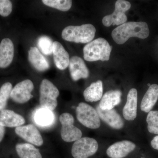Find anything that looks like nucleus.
I'll return each mask as SVG.
<instances>
[{
    "instance_id": "obj_28",
    "label": "nucleus",
    "mask_w": 158,
    "mask_h": 158,
    "mask_svg": "<svg viewBox=\"0 0 158 158\" xmlns=\"http://www.w3.org/2000/svg\"><path fill=\"white\" fill-rule=\"evenodd\" d=\"M12 10V5L9 0H0V15L7 17L11 14Z\"/></svg>"
},
{
    "instance_id": "obj_16",
    "label": "nucleus",
    "mask_w": 158,
    "mask_h": 158,
    "mask_svg": "<svg viewBox=\"0 0 158 158\" xmlns=\"http://www.w3.org/2000/svg\"><path fill=\"white\" fill-rule=\"evenodd\" d=\"M158 101V85H151L141 100L140 109L141 111L148 113L153 110Z\"/></svg>"
},
{
    "instance_id": "obj_8",
    "label": "nucleus",
    "mask_w": 158,
    "mask_h": 158,
    "mask_svg": "<svg viewBox=\"0 0 158 158\" xmlns=\"http://www.w3.org/2000/svg\"><path fill=\"white\" fill-rule=\"evenodd\" d=\"M131 4L128 1L118 0L115 4V10L112 14L106 15L103 18V24L105 27L112 25H121L127 21L125 12L130 9Z\"/></svg>"
},
{
    "instance_id": "obj_4",
    "label": "nucleus",
    "mask_w": 158,
    "mask_h": 158,
    "mask_svg": "<svg viewBox=\"0 0 158 158\" xmlns=\"http://www.w3.org/2000/svg\"><path fill=\"white\" fill-rule=\"evenodd\" d=\"M77 118L85 127L97 129L101 125V119L96 109L90 105L81 102L76 108Z\"/></svg>"
},
{
    "instance_id": "obj_25",
    "label": "nucleus",
    "mask_w": 158,
    "mask_h": 158,
    "mask_svg": "<svg viewBox=\"0 0 158 158\" xmlns=\"http://www.w3.org/2000/svg\"><path fill=\"white\" fill-rule=\"evenodd\" d=\"M42 2L46 6L63 11H68L72 5L70 0H43Z\"/></svg>"
},
{
    "instance_id": "obj_11",
    "label": "nucleus",
    "mask_w": 158,
    "mask_h": 158,
    "mask_svg": "<svg viewBox=\"0 0 158 158\" xmlns=\"http://www.w3.org/2000/svg\"><path fill=\"white\" fill-rule=\"evenodd\" d=\"M15 132L20 138L36 146H40L43 144L42 136L37 128L33 124L16 127Z\"/></svg>"
},
{
    "instance_id": "obj_20",
    "label": "nucleus",
    "mask_w": 158,
    "mask_h": 158,
    "mask_svg": "<svg viewBox=\"0 0 158 158\" xmlns=\"http://www.w3.org/2000/svg\"><path fill=\"white\" fill-rule=\"evenodd\" d=\"M28 59L32 66L37 71H44L49 68L48 62L37 48L32 47L30 48L28 52Z\"/></svg>"
},
{
    "instance_id": "obj_31",
    "label": "nucleus",
    "mask_w": 158,
    "mask_h": 158,
    "mask_svg": "<svg viewBox=\"0 0 158 158\" xmlns=\"http://www.w3.org/2000/svg\"><path fill=\"white\" fill-rule=\"evenodd\" d=\"M141 158H145V157H141Z\"/></svg>"
},
{
    "instance_id": "obj_17",
    "label": "nucleus",
    "mask_w": 158,
    "mask_h": 158,
    "mask_svg": "<svg viewBox=\"0 0 158 158\" xmlns=\"http://www.w3.org/2000/svg\"><path fill=\"white\" fill-rule=\"evenodd\" d=\"M52 53L54 62L57 68L64 70L68 67L70 61L69 54L60 43L57 41L53 42Z\"/></svg>"
},
{
    "instance_id": "obj_23",
    "label": "nucleus",
    "mask_w": 158,
    "mask_h": 158,
    "mask_svg": "<svg viewBox=\"0 0 158 158\" xmlns=\"http://www.w3.org/2000/svg\"><path fill=\"white\" fill-rule=\"evenodd\" d=\"M15 149L20 158H42L39 150L31 144H18Z\"/></svg>"
},
{
    "instance_id": "obj_12",
    "label": "nucleus",
    "mask_w": 158,
    "mask_h": 158,
    "mask_svg": "<svg viewBox=\"0 0 158 158\" xmlns=\"http://www.w3.org/2000/svg\"><path fill=\"white\" fill-rule=\"evenodd\" d=\"M96 110L100 119L110 127L113 129L118 130L124 127V122L123 119L115 109L102 110L98 106H97Z\"/></svg>"
},
{
    "instance_id": "obj_13",
    "label": "nucleus",
    "mask_w": 158,
    "mask_h": 158,
    "mask_svg": "<svg viewBox=\"0 0 158 158\" xmlns=\"http://www.w3.org/2000/svg\"><path fill=\"white\" fill-rule=\"evenodd\" d=\"M138 103V91L135 88H131L128 93L126 103L123 109V115L126 120L133 121L137 118Z\"/></svg>"
},
{
    "instance_id": "obj_10",
    "label": "nucleus",
    "mask_w": 158,
    "mask_h": 158,
    "mask_svg": "<svg viewBox=\"0 0 158 158\" xmlns=\"http://www.w3.org/2000/svg\"><path fill=\"white\" fill-rule=\"evenodd\" d=\"M136 148L134 142L124 140L113 143L108 148L107 155L110 158H124L135 150Z\"/></svg>"
},
{
    "instance_id": "obj_18",
    "label": "nucleus",
    "mask_w": 158,
    "mask_h": 158,
    "mask_svg": "<svg viewBox=\"0 0 158 158\" xmlns=\"http://www.w3.org/2000/svg\"><path fill=\"white\" fill-rule=\"evenodd\" d=\"M25 123L24 118L12 110L5 109L0 112V125L5 127H17Z\"/></svg>"
},
{
    "instance_id": "obj_6",
    "label": "nucleus",
    "mask_w": 158,
    "mask_h": 158,
    "mask_svg": "<svg viewBox=\"0 0 158 158\" xmlns=\"http://www.w3.org/2000/svg\"><path fill=\"white\" fill-rule=\"evenodd\" d=\"M98 148V142L94 138H81L73 143L72 155L74 158H88L96 153Z\"/></svg>"
},
{
    "instance_id": "obj_27",
    "label": "nucleus",
    "mask_w": 158,
    "mask_h": 158,
    "mask_svg": "<svg viewBox=\"0 0 158 158\" xmlns=\"http://www.w3.org/2000/svg\"><path fill=\"white\" fill-rule=\"evenodd\" d=\"M52 41L47 36H41L37 40V46L41 52L45 55H51L52 53Z\"/></svg>"
},
{
    "instance_id": "obj_26",
    "label": "nucleus",
    "mask_w": 158,
    "mask_h": 158,
    "mask_svg": "<svg viewBox=\"0 0 158 158\" xmlns=\"http://www.w3.org/2000/svg\"><path fill=\"white\" fill-rule=\"evenodd\" d=\"M12 90V85L9 82L3 84L0 88V112L6 109Z\"/></svg>"
},
{
    "instance_id": "obj_30",
    "label": "nucleus",
    "mask_w": 158,
    "mask_h": 158,
    "mask_svg": "<svg viewBox=\"0 0 158 158\" xmlns=\"http://www.w3.org/2000/svg\"><path fill=\"white\" fill-rule=\"evenodd\" d=\"M5 132H6L5 127L0 125V142L2 141L5 135Z\"/></svg>"
},
{
    "instance_id": "obj_19",
    "label": "nucleus",
    "mask_w": 158,
    "mask_h": 158,
    "mask_svg": "<svg viewBox=\"0 0 158 158\" xmlns=\"http://www.w3.org/2000/svg\"><path fill=\"white\" fill-rule=\"evenodd\" d=\"M122 94L121 91L119 90H110L107 91L101 99L99 107L103 110L114 109L121 102Z\"/></svg>"
},
{
    "instance_id": "obj_15",
    "label": "nucleus",
    "mask_w": 158,
    "mask_h": 158,
    "mask_svg": "<svg viewBox=\"0 0 158 158\" xmlns=\"http://www.w3.org/2000/svg\"><path fill=\"white\" fill-rule=\"evenodd\" d=\"M14 55L13 42L9 38L3 39L0 44V68L8 67L13 61Z\"/></svg>"
},
{
    "instance_id": "obj_22",
    "label": "nucleus",
    "mask_w": 158,
    "mask_h": 158,
    "mask_svg": "<svg viewBox=\"0 0 158 158\" xmlns=\"http://www.w3.org/2000/svg\"><path fill=\"white\" fill-rule=\"evenodd\" d=\"M103 83L101 80L92 83L84 92L85 101L90 102L101 100L103 96Z\"/></svg>"
},
{
    "instance_id": "obj_2",
    "label": "nucleus",
    "mask_w": 158,
    "mask_h": 158,
    "mask_svg": "<svg viewBox=\"0 0 158 158\" xmlns=\"http://www.w3.org/2000/svg\"><path fill=\"white\" fill-rule=\"evenodd\" d=\"M112 49V47L106 39L99 37L88 43L84 47V59L89 62L108 61Z\"/></svg>"
},
{
    "instance_id": "obj_5",
    "label": "nucleus",
    "mask_w": 158,
    "mask_h": 158,
    "mask_svg": "<svg viewBox=\"0 0 158 158\" xmlns=\"http://www.w3.org/2000/svg\"><path fill=\"white\" fill-rule=\"evenodd\" d=\"M59 94V90L47 79L43 80L40 88V103L41 107L53 111L58 105L57 98Z\"/></svg>"
},
{
    "instance_id": "obj_24",
    "label": "nucleus",
    "mask_w": 158,
    "mask_h": 158,
    "mask_svg": "<svg viewBox=\"0 0 158 158\" xmlns=\"http://www.w3.org/2000/svg\"><path fill=\"white\" fill-rule=\"evenodd\" d=\"M146 121L148 132L158 135V110H152L148 113Z\"/></svg>"
},
{
    "instance_id": "obj_1",
    "label": "nucleus",
    "mask_w": 158,
    "mask_h": 158,
    "mask_svg": "<svg viewBox=\"0 0 158 158\" xmlns=\"http://www.w3.org/2000/svg\"><path fill=\"white\" fill-rule=\"evenodd\" d=\"M149 35L147 23L144 22H130L117 27L112 33V36L117 44H122L131 37L145 39Z\"/></svg>"
},
{
    "instance_id": "obj_3",
    "label": "nucleus",
    "mask_w": 158,
    "mask_h": 158,
    "mask_svg": "<svg viewBox=\"0 0 158 158\" xmlns=\"http://www.w3.org/2000/svg\"><path fill=\"white\" fill-rule=\"evenodd\" d=\"M96 29L91 24L80 26H69L62 31V38L66 41L77 43H88L95 36Z\"/></svg>"
},
{
    "instance_id": "obj_14",
    "label": "nucleus",
    "mask_w": 158,
    "mask_h": 158,
    "mask_svg": "<svg viewBox=\"0 0 158 158\" xmlns=\"http://www.w3.org/2000/svg\"><path fill=\"white\" fill-rule=\"evenodd\" d=\"M69 70L71 77L76 81L81 78L88 77L89 72L84 60L77 56L71 57L69 61Z\"/></svg>"
},
{
    "instance_id": "obj_9",
    "label": "nucleus",
    "mask_w": 158,
    "mask_h": 158,
    "mask_svg": "<svg viewBox=\"0 0 158 158\" xmlns=\"http://www.w3.org/2000/svg\"><path fill=\"white\" fill-rule=\"evenodd\" d=\"M34 88V84L31 80H25L19 83L12 88L10 98L15 102L25 103L33 97L31 92Z\"/></svg>"
},
{
    "instance_id": "obj_7",
    "label": "nucleus",
    "mask_w": 158,
    "mask_h": 158,
    "mask_svg": "<svg viewBox=\"0 0 158 158\" xmlns=\"http://www.w3.org/2000/svg\"><path fill=\"white\" fill-rule=\"evenodd\" d=\"M62 124L61 135L62 140L67 142L75 141L82 138V132L74 125V118L69 113H64L59 117Z\"/></svg>"
},
{
    "instance_id": "obj_29",
    "label": "nucleus",
    "mask_w": 158,
    "mask_h": 158,
    "mask_svg": "<svg viewBox=\"0 0 158 158\" xmlns=\"http://www.w3.org/2000/svg\"><path fill=\"white\" fill-rule=\"evenodd\" d=\"M150 144L154 149L158 150V135H156L153 138L151 141Z\"/></svg>"
},
{
    "instance_id": "obj_21",
    "label": "nucleus",
    "mask_w": 158,
    "mask_h": 158,
    "mask_svg": "<svg viewBox=\"0 0 158 158\" xmlns=\"http://www.w3.org/2000/svg\"><path fill=\"white\" fill-rule=\"evenodd\" d=\"M34 119L37 126L43 127H49L55 122V114L52 110L41 107L35 111Z\"/></svg>"
}]
</instances>
